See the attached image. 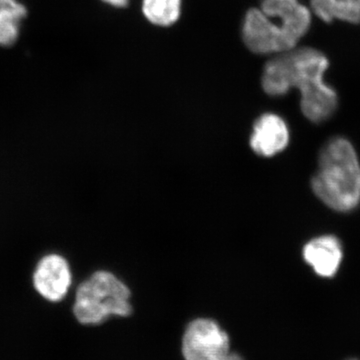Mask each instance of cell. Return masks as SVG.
<instances>
[{"instance_id": "cell-5", "label": "cell", "mask_w": 360, "mask_h": 360, "mask_svg": "<svg viewBox=\"0 0 360 360\" xmlns=\"http://www.w3.org/2000/svg\"><path fill=\"white\" fill-rule=\"evenodd\" d=\"M229 352V336L217 322L198 319L187 326L182 338L184 360H221Z\"/></svg>"}, {"instance_id": "cell-1", "label": "cell", "mask_w": 360, "mask_h": 360, "mask_svg": "<svg viewBox=\"0 0 360 360\" xmlns=\"http://www.w3.org/2000/svg\"><path fill=\"white\" fill-rule=\"evenodd\" d=\"M328 66V59L321 51L312 47H295L267 61L262 73V89L271 96H283L297 89L305 117L315 123L326 122L338 104L335 90L324 82Z\"/></svg>"}, {"instance_id": "cell-9", "label": "cell", "mask_w": 360, "mask_h": 360, "mask_svg": "<svg viewBox=\"0 0 360 360\" xmlns=\"http://www.w3.org/2000/svg\"><path fill=\"white\" fill-rule=\"evenodd\" d=\"M25 15V6L18 0H0V45L9 46L16 41Z\"/></svg>"}, {"instance_id": "cell-2", "label": "cell", "mask_w": 360, "mask_h": 360, "mask_svg": "<svg viewBox=\"0 0 360 360\" xmlns=\"http://www.w3.org/2000/svg\"><path fill=\"white\" fill-rule=\"evenodd\" d=\"M311 16L300 0H262L260 8L246 13L243 42L257 54L276 56L291 51L309 32Z\"/></svg>"}, {"instance_id": "cell-3", "label": "cell", "mask_w": 360, "mask_h": 360, "mask_svg": "<svg viewBox=\"0 0 360 360\" xmlns=\"http://www.w3.org/2000/svg\"><path fill=\"white\" fill-rule=\"evenodd\" d=\"M312 189L322 202L336 212H350L359 205V160L354 146L347 139H331L322 148Z\"/></svg>"}, {"instance_id": "cell-8", "label": "cell", "mask_w": 360, "mask_h": 360, "mask_svg": "<svg viewBox=\"0 0 360 360\" xmlns=\"http://www.w3.org/2000/svg\"><path fill=\"white\" fill-rule=\"evenodd\" d=\"M342 246L335 236H324L312 239L303 248L305 262L321 277H333L342 260Z\"/></svg>"}, {"instance_id": "cell-11", "label": "cell", "mask_w": 360, "mask_h": 360, "mask_svg": "<svg viewBox=\"0 0 360 360\" xmlns=\"http://www.w3.org/2000/svg\"><path fill=\"white\" fill-rule=\"evenodd\" d=\"M342 0H311L312 13L324 22L338 20Z\"/></svg>"}, {"instance_id": "cell-15", "label": "cell", "mask_w": 360, "mask_h": 360, "mask_svg": "<svg viewBox=\"0 0 360 360\" xmlns=\"http://www.w3.org/2000/svg\"><path fill=\"white\" fill-rule=\"evenodd\" d=\"M352 360H355V359H352Z\"/></svg>"}, {"instance_id": "cell-6", "label": "cell", "mask_w": 360, "mask_h": 360, "mask_svg": "<svg viewBox=\"0 0 360 360\" xmlns=\"http://www.w3.org/2000/svg\"><path fill=\"white\" fill-rule=\"evenodd\" d=\"M35 290L44 300L59 302L68 295L72 283V272L68 260L52 253L42 257L32 276Z\"/></svg>"}, {"instance_id": "cell-4", "label": "cell", "mask_w": 360, "mask_h": 360, "mask_svg": "<svg viewBox=\"0 0 360 360\" xmlns=\"http://www.w3.org/2000/svg\"><path fill=\"white\" fill-rule=\"evenodd\" d=\"M129 288L111 272H94L78 286L73 314L84 326H98L110 316H129Z\"/></svg>"}, {"instance_id": "cell-14", "label": "cell", "mask_w": 360, "mask_h": 360, "mask_svg": "<svg viewBox=\"0 0 360 360\" xmlns=\"http://www.w3.org/2000/svg\"><path fill=\"white\" fill-rule=\"evenodd\" d=\"M221 360H245V359H243V357L241 356V355H239L238 354H236V352H229V354L225 355L224 359H222Z\"/></svg>"}, {"instance_id": "cell-7", "label": "cell", "mask_w": 360, "mask_h": 360, "mask_svg": "<svg viewBox=\"0 0 360 360\" xmlns=\"http://www.w3.org/2000/svg\"><path fill=\"white\" fill-rule=\"evenodd\" d=\"M290 142V129L281 116L265 113L257 118L250 137V146L258 155L264 158L281 153Z\"/></svg>"}, {"instance_id": "cell-12", "label": "cell", "mask_w": 360, "mask_h": 360, "mask_svg": "<svg viewBox=\"0 0 360 360\" xmlns=\"http://www.w3.org/2000/svg\"><path fill=\"white\" fill-rule=\"evenodd\" d=\"M338 20L348 23H360V0H342Z\"/></svg>"}, {"instance_id": "cell-13", "label": "cell", "mask_w": 360, "mask_h": 360, "mask_svg": "<svg viewBox=\"0 0 360 360\" xmlns=\"http://www.w3.org/2000/svg\"><path fill=\"white\" fill-rule=\"evenodd\" d=\"M103 1L106 2V4H110V6L116 7H122L127 6V2H129V0H103Z\"/></svg>"}, {"instance_id": "cell-10", "label": "cell", "mask_w": 360, "mask_h": 360, "mask_svg": "<svg viewBox=\"0 0 360 360\" xmlns=\"http://www.w3.org/2000/svg\"><path fill=\"white\" fill-rule=\"evenodd\" d=\"M142 11L153 25H172L179 20L181 0H142Z\"/></svg>"}]
</instances>
